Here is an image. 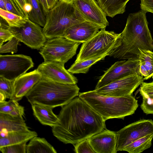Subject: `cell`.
Segmentation results:
<instances>
[{
    "mask_svg": "<svg viewBox=\"0 0 153 153\" xmlns=\"http://www.w3.org/2000/svg\"><path fill=\"white\" fill-rule=\"evenodd\" d=\"M53 135L65 144L74 145L105 129V121L79 96L62 107Z\"/></svg>",
    "mask_w": 153,
    "mask_h": 153,
    "instance_id": "cell-1",
    "label": "cell"
},
{
    "mask_svg": "<svg viewBox=\"0 0 153 153\" xmlns=\"http://www.w3.org/2000/svg\"><path fill=\"white\" fill-rule=\"evenodd\" d=\"M146 12L130 14L117 45L109 56L119 59L138 58L141 50L153 51V39L148 27Z\"/></svg>",
    "mask_w": 153,
    "mask_h": 153,
    "instance_id": "cell-2",
    "label": "cell"
},
{
    "mask_svg": "<svg viewBox=\"0 0 153 153\" xmlns=\"http://www.w3.org/2000/svg\"><path fill=\"white\" fill-rule=\"evenodd\" d=\"M76 84L57 82L42 77L25 96L31 105L38 104L53 108L62 107L79 96Z\"/></svg>",
    "mask_w": 153,
    "mask_h": 153,
    "instance_id": "cell-3",
    "label": "cell"
},
{
    "mask_svg": "<svg viewBox=\"0 0 153 153\" xmlns=\"http://www.w3.org/2000/svg\"><path fill=\"white\" fill-rule=\"evenodd\" d=\"M78 96L101 115L104 120L124 119L132 115L138 107L137 101L132 95L116 97L97 94L94 90L79 93Z\"/></svg>",
    "mask_w": 153,
    "mask_h": 153,
    "instance_id": "cell-4",
    "label": "cell"
},
{
    "mask_svg": "<svg viewBox=\"0 0 153 153\" xmlns=\"http://www.w3.org/2000/svg\"><path fill=\"white\" fill-rule=\"evenodd\" d=\"M43 32L47 39L63 36L70 27L85 20L72 0H59L46 13Z\"/></svg>",
    "mask_w": 153,
    "mask_h": 153,
    "instance_id": "cell-5",
    "label": "cell"
},
{
    "mask_svg": "<svg viewBox=\"0 0 153 153\" xmlns=\"http://www.w3.org/2000/svg\"><path fill=\"white\" fill-rule=\"evenodd\" d=\"M120 33L101 29L96 34L83 43L75 62L82 61L109 53L117 45Z\"/></svg>",
    "mask_w": 153,
    "mask_h": 153,
    "instance_id": "cell-6",
    "label": "cell"
},
{
    "mask_svg": "<svg viewBox=\"0 0 153 153\" xmlns=\"http://www.w3.org/2000/svg\"><path fill=\"white\" fill-rule=\"evenodd\" d=\"M48 39L39 52L45 62H58L65 64L76 54L81 44L64 36Z\"/></svg>",
    "mask_w": 153,
    "mask_h": 153,
    "instance_id": "cell-7",
    "label": "cell"
},
{
    "mask_svg": "<svg viewBox=\"0 0 153 153\" xmlns=\"http://www.w3.org/2000/svg\"><path fill=\"white\" fill-rule=\"evenodd\" d=\"M34 66L31 57L23 54L0 55V77L15 80Z\"/></svg>",
    "mask_w": 153,
    "mask_h": 153,
    "instance_id": "cell-8",
    "label": "cell"
},
{
    "mask_svg": "<svg viewBox=\"0 0 153 153\" xmlns=\"http://www.w3.org/2000/svg\"><path fill=\"white\" fill-rule=\"evenodd\" d=\"M143 76L136 73L115 80L100 88L94 89L99 94L116 97L132 95L133 92L143 82Z\"/></svg>",
    "mask_w": 153,
    "mask_h": 153,
    "instance_id": "cell-9",
    "label": "cell"
},
{
    "mask_svg": "<svg viewBox=\"0 0 153 153\" xmlns=\"http://www.w3.org/2000/svg\"><path fill=\"white\" fill-rule=\"evenodd\" d=\"M117 151H122L132 142L143 137L153 134V120L143 119L125 126L116 132Z\"/></svg>",
    "mask_w": 153,
    "mask_h": 153,
    "instance_id": "cell-10",
    "label": "cell"
},
{
    "mask_svg": "<svg viewBox=\"0 0 153 153\" xmlns=\"http://www.w3.org/2000/svg\"><path fill=\"white\" fill-rule=\"evenodd\" d=\"M136 73L140 74L138 59H131L118 61L105 71L104 74L100 77L95 89Z\"/></svg>",
    "mask_w": 153,
    "mask_h": 153,
    "instance_id": "cell-11",
    "label": "cell"
},
{
    "mask_svg": "<svg viewBox=\"0 0 153 153\" xmlns=\"http://www.w3.org/2000/svg\"><path fill=\"white\" fill-rule=\"evenodd\" d=\"M10 29L20 42L32 49H40L47 40L43 28L29 19L22 27Z\"/></svg>",
    "mask_w": 153,
    "mask_h": 153,
    "instance_id": "cell-12",
    "label": "cell"
},
{
    "mask_svg": "<svg viewBox=\"0 0 153 153\" xmlns=\"http://www.w3.org/2000/svg\"><path fill=\"white\" fill-rule=\"evenodd\" d=\"M65 64L58 62H44L36 69L42 78L66 84H76L77 79L64 67Z\"/></svg>",
    "mask_w": 153,
    "mask_h": 153,
    "instance_id": "cell-13",
    "label": "cell"
},
{
    "mask_svg": "<svg viewBox=\"0 0 153 153\" xmlns=\"http://www.w3.org/2000/svg\"><path fill=\"white\" fill-rule=\"evenodd\" d=\"M74 6L86 21L105 28L109 25L106 15L95 0H72Z\"/></svg>",
    "mask_w": 153,
    "mask_h": 153,
    "instance_id": "cell-14",
    "label": "cell"
},
{
    "mask_svg": "<svg viewBox=\"0 0 153 153\" xmlns=\"http://www.w3.org/2000/svg\"><path fill=\"white\" fill-rule=\"evenodd\" d=\"M88 139L96 153H116L117 152L116 132L105 128Z\"/></svg>",
    "mask_w": 153,
    "mask_h": 153,
    "instance_id": "cell-15",
    "label": "cell"
},
{
    "mask_svg": "<svg viewBox=\"0 0 153 153\" xmlns=\"http://www.w3.org/2000/svg\"><path fill=\"white\" fill-rule=\"evenodd\" d=\"M99 25L85 21L69 28L63 36L72 41L83 43L90 39L102 29Z\"/></svg>",
    "mask_w": 153,
    "mask_h": 153,
    "instance_id": "cell-16",
    "label": "cell"
},
{
    "mask_svg": "<svg viewBox=\"0 0 153 153\" xmlns=\"http://www.w3.org/2000/svg\"><path fill=\"white\" fill-rule=\"evenodd\" d=\"M42 76L36 69L21 76L14 80V92L11 99L18 101L25 96L41 79Z\"/></svg>",
    "mask_w": 153,
    "mask_h": 153,
    "instance_id": "cell-17",
    "label": "cell"
},
{
    "mask_svg": "<svg viewBox=\"0 0 153 153\" xmlns=\"http://www.w3.org/2000/svg\"><path fill=\"white\" fill-rule=\"evenodd\" d=\"M30 130L23 118L0 113V137H4L9 132Z\"/></svg>",
    "mask_w": 153,
    "mask_h": 153,
    "instance_id": "cell-18",
    "label": "cell"
},
{
    "mask_svg": "<svg viewBox=\"0 0 153 153\" xmlns=\"http://www.w3.org/2000/svg\"><path fill=\"white\" fill-rule=\"evenodd\" d=\"M31 106L34 115L42 124L52 127L58 124L59 119L53 113V108L38 104Z\"/></svg>",
    "mask_w": 153,
    "mask_h": 153,
    "instance_id": "cell-19",
    "label": "cell"
},
{
    "mask_svg": "<svg viewBox=\"0 0 153 153\" xmlns=\"http://www.w3.org/2000/svg\"><path fill=\"white\" fill-rule=\"evenodd\" d=\"M36 136V132L30 130L9 132L4 137H0V147L27 142Z\"/></svg>",
    "mask_w": 153,
    "mask_h": 153,
    "instance_id": "cell-20",
    "label": "cell"
},
{
    "mask_svg": "<svg viewBox=\"0 0 153 153\" xmlns=\"http://www.w3.org/2000/svg\"><path fill=\"white\" fill-rule=\"evenodd\" d=\"M130 0H97L106 16L113 17L123 13L127 2Z\"/></svg>",
    "mask_w": 153,
    "mask_h": 153,
    "instance_id": "cell-21",
    "label": "cell"
},
{
    "mask_svg": "<svg viewBox=\"0 0 153 153\" xmlns=\"http://www.w3.org/2000/svg\"><path fill=\"white\" fill-rule=\"evenodd\" d=\"M138 56L140 61V72L143 80L149 79L153 75V51L141 50Z\"/></svg>",
    "mask_w": 153,
    "mask_h": 153,
    "instance_id": "cell-22",
    "label": "cell"
},
{
    "mask_svg": "<svg viewBox=\"0 0 153 153\" xmlns=\"http://www.w3.org/2000/svg\"><path fill=\"white\" fill-rule=\"evenodd\" d=\"M27 153H56L53 146L44 138L35 136L30 140L26 147Z\"/></svg>",
    "mask_w": 153,
    "mask_h": 153,
    "instance_id": "cell-23",
    "label": "cell"
},
{
    "mask_svg": "<svg viewBox=\"0 0 153 153\" xmlns=\"http://www.w3.org/2000/svg\"><path fill=\"white\" fill-rule=\"evenodd\" d=\"M109 55V53L103 55L75 62L68 70L72 74L87 73L94 64Z\"/></svg>",
    "mask_w": 153,
    "mask_h": 153,
    "instance_id": "cell-24",
    "label": "cell"
},
{
    "mask_svg": "<svg viewBox=\"0 0 153 153\" xmlns=\"http://www.w3.org/2000/svg\"><path fill=\"white\" fill-rule=\"evenodd\" d=\"M153 134L148 135L138 139L125 146L122 151L129 153H140L152 146Z\"/></svg>",
    "mask_w": 153,
    "mask_h": 153,
    "instance_id": "cell-25",
    "label": "cell"
},
{
    "mask_svg": "<svg viewBox=\"0 0 153 153\" xmlns=\"http://www.w3.org/2000/svg\"><path fill=\"white\" fill-rule=\"evenodd\" d=\"M31 5L32 10L28 14L29 19L31 21L44 27L46 22L45 14L38 0H27Z\"/></svg>",
    "mask_w": 153,
    "mask_h": 153,
    "instance_id": "cell-26",
    "label": "cell"
},
{
    "mask_svg": "<svg viewBox=\"0 0 153 153\" xmlns=\"http://www.w3.org/2000/svg\"><path fill=\"white\" fill-rule=\"evenodd\" d=\"M0 16L12 27L20 28L23 26L29 20V19L1 9H0Z\"/></svg>",
    "mask_w": 153,
    "mask_h": 153,
    "instance_id": "cell-27",
    "label": "cell"
},
{
    "mask_svg": "<svg viewBox=\"0 0 153 153\" xmlns=\"http://www.w3.org/2000/svg\"><path fill=\"white\" fill-rule=\"evenodd\" d=\"M14 81L0 77V92L10 99H11L13 94Z\"/></svg>",
    "mask_w": 153,
    "mask_h": 153,
    "instance_id": "cell-28",
    "label": "cell"
},
{
    "mask_svg": "<svg viewBox=\"0 0 153 153\" xmlns=\"http://www.w3.org/2000/svg\"><path fill=\"white\" fill-rule=\"evenodd\" d=\"M27 142L0 147L2 153H26Z\"/></svg>",
    "mask_w": 153,
    "mask_h": 153,
    "instance_id": "cell-29",
    "label": "cell"
},
{
    "mask_svg": "<svg viewBox=\"0 0 153 153\" xmlns=\"http://www.w3.org/2000/svg\"><path fill=\"white\" fill-rule=\"evenodd\" d=\"M19 42L18 39L13 37L6 44L0 46V53L10 52L13 53L17 52L18 45Z\"/></svg>",
    "mask_w": 153,
    "mask_h": 153,
    "instance_id": "cell-30",
    "label": "cell"
},
{
    "mask_svg": "<svg viewBox=\"0 0 153 153\" xmlns=\"http://www.w3.org/2000/svg\"><path fill=\"white\" fill-rule=\"evenodd\" d=\"M76 153H96L87 139L74 145Z\"/></svg>",
    "mask_w": 153,
    "mask_h": 153,
    "instance_id": "cell-31",
    "label": "cell"
},
{
    "mask_svg": "<svg viewBox=\"0 0 153 153\" xmlns=\"http://www.w3.org/2000/svg\"><path fill=\"white\" fill-rule=\"evenodd\" d=\"M18 102L12 99L8 101L0 102V113L9 114L19 106Z\"/></svg>",
    "mask_w": 153,
    "mask_h": 153,
    "instance_id": "cell-32",
    "label": "cell"
},
{
    "mask_svg": "<svg viewBox=\"0 0 153 153\" xmlns=\"http://www.w3.org/2000/svg\"><path fill=\"white\" fill-rule=\"evenodd\" d=\"M140 85L139 91L142 97H153V81L148 83L143 82Z\"/></svg>",
    "mask_w": 153,
    "mask_h": 153,
    "instance_id": "cell-33",
    "label": "cell"
},
{
    "mask_svg": "<svg viewBox=\"0 0 153 153\" xmlns=\"http://www.w3.org/2000/svg\"><path fill=\"white\" fill-rule=\"evenodd\" d=\"M140 107L146 114H153V97H142V102Z\"/></svg>",
    "mask_w": 153,
    "mask_h": 153,
    "instance_id": "cell-34",
    "label": "cell"
},
{
    "mask_svg": "<svg viewBox=\"0 0 153 153\" xmlns=\"http://www.w3.org/2000/svg\"><path fill=\"white\" fill-rule=\"evenodd\" d=\"M15 36L9 28L0 27V46L3 45V42L9 41Z\"/></svg>",
    "mask_w": 153,
    "mask_h": 153,
    "instance_id": "cell-35",
    "label": "cell"
},
{
    "mask_svg": "<svg viewBox=\"0 0 153 153\" xmlns=\"http://www.w3.org/2000/svg\"><path fill=\"white\" fill-rule=\"evenodd\" d=\"M7 10L22 16V14L14 0H4Z\"/></svg>",
    "mask_w": 153,
    "mask_h": 153,
    "instance_id": "cell-36",
    "label": "cell"
},
{
    "mask_svg": "<svg viewBox=\"0 0 153 153\" xmlns=\"http://www.w3.org/2000/svg\"><path fill=\"white\" fill-rule=\"evenodd\" d=\"M140 5L142 10L153 13V0H141Z\"/></svg>",
    "mask_w": 153,
    "mask_h": 153,
    "instance_id": "cell-37",
    "label": "cell"
},
{
    "mask_svg": "<svg viewBox=\"0 0 153 153\" xmlns=\"http://www.w3.org/2000/svg\"><path fill=\"white\" fill-rule=\"evenodd\" d=\"M16 5L20 11L22 16L27 19H29L28 14L24 10L25 5L28 3L27 0H14Z\"/></svg>",
    "mask_w": 153,
    "mask_h": 153,
    "instance_id": "cell-38",
    "label": "cell"
},
{
    "mask_svg": "<svg viewBox=\"0 0 153 153\" xmlns=\"http://www.w3.org/2000/svg\"><path fill=\"white\" fill-rule=\"evenodd\" d=\"M24 114V107L19 105L13 110L9 114L13 117H18L23 118Z\"/></svg>",
    "mask_w": 153,
    "mask_h": 153,
    "instance_id": "cell-39",
    "label": "cell"
},
{
    "mask_svg": "<svg viewBox=\"0 0 153 153\" xmlns=\"http://www.w3.org/2000/svg\"><path fill=\"white\" fill-rule=\"evenodd\" d=\"M41 4L45 14L49 10L46 0H38Z\"/></svg>",
    "mask_w": 153,
    "mask_h": 153,
    "instance_id": "cell-40",
    "label": "cell"
},
{
    "mask_svg": "<svg viewBox=\"0 0 153 153\" xmlns=\"http://www.w3.org/2000/svg\"><path fill=\"white\" fill-rule=\"evenodd\" d=\"M49 9L52 8L57 3L58 0H46Z\"/></svg>",
    "mask_w": 153,
    "mask_h": 153,
    "instance_id": "cell-41",
    "label": "cell"
},
{
    "mask_svg": "<svg viewBox=\"0 0 153 153\" xmlns=\"http://www.w3.org/2000/svg\"><path fill=\"white\" fill-rule=\"evenodd\" d=\"M25 11L28 13H30L32 10V7L29 3L26 4L24 7Z\"/></svg>",
    "mask_w": 153,
    "mask_h": 153,
    "instance_id": "cell-42",
    "label": "cell"
},
{
    "mask_svg": "<svg viewBox=\"0 0 153 153\" xmlns=\"http://www.w3.org/2000/svg\"><path fill=\"white\" fill-rule=\"evenodd\" d=\"M0 9L7 10L4 0H0Z\"/></svg>",
    "mask_w": 153,
    "mask_h": 153,
    "instance_id": "cell-43",
    "label": "cell"
},
{
    "mask_svg": "<svg viewBox=\"0 0 153 153\" xmlns=\"http://www.w3.org/2000/svg\"><path fill=\"white\" fill-rule=\"evenodd\" d=\"M0 102H2L5 101V100L7 98L6 96L4 94L1 92H0Z\"/></svg>",
    "mask_w": 153,
    "mask_h": 153,
    "instance_id": "cell-44",
    "label": "cell"
},
{
    "mask_svg": "<svg viewBox=\"0 0 153 153\" xmlns=\"http://www.w3.org/2000/svg\"></svg>",
    "mask_w": 153,
    "mask_h": 153,
    "instance_id": "cell-45",
    "label": "cell"
}]
</instances>
